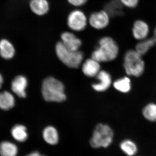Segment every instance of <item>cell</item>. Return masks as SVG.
Instances as JSON below:
<instances>
[{
    "label": "cell",
    "instance_id": "1",
    "mask_svg": "<svg viewBox=\"0 0 156 156\" xmlns=\"http://www.w3.org/2000/svg\"><path fill=\"white\" fill-rule=\"evenodd\" d=\"M123 67L127 76L138 78L143 75L146 63L143 58L134 49L127 50L123 56Z\"/></svg>",
    "mask_w": 156,
    "mask_h": 156
},
{
    "label": "cell",
    "instance_id": "2",
    "mask_svg": "<svg viewBox=\"0 0 156 156\" xmlns=\"http://www.w3.org/2000/svg\"><path fill=\"white\" fill-rule=\"evenodd\" d=\"M119 53L116 42L110 37H104L99 41V47L92 53V58L100 62L115 60Z\"/></svg>",
    "mask_w": 156,
    "mask_h": 156
},
{
    "label": "cell",
    "instance_id": "3",
    "mask_svg": "<svg viewBox=\"0 0 156 156\" xmlns=\"http://www.w3.org/2000/svg\"><path fill=\"white\" fill-rule=\"evenodd\" d=\"M42 93L44 99L49 102H62L66 99L63 83L52 77L43 81Z\"/></svg>",
    "mask_w": 156,
    "mask_h": 156
},
{
    "label": "cell",
    "instance_id": "4",
    "mask_svg": "<svg viewBox=\"0 0 156 156\" xmlns=\"http://www.w3.org/2000/svg\"><path fill=\"white\" fill-rule=\"evenodd\" d=\"M56 55L65 65L71 68H77L82 62L83 54L81 51H72L65 47L61 41L56 45Z\"/></svg>",
    "mask_w": 156,
    "mask_h": 156
},
{
    "label": "cell",
    "instance_id": "5",
    "mask_svg": "<svg viewBox=\"0 0 156 156\" xmlns=\"http://www.w3.org/2000/svg\"><path fill=\"white\" fill-rule=\"evenodd\" d=\"M113 136V131L109 126L102 124H98L90 140V145L95 148L108 147L112 143Z\"/></svg>",
    "mask_w": 156,
    "mask_h": 156
},
{
    "label": "cell",
    "instance_id": "6",
    "mask_svg": "<svg viewBox=\"0 0 156 156\" xmlns=\"http://www.w3.org/2000/svg\"><path fill=\"white\" fill-rule=\"evenodd\" d=\"M88 19L83 11L79 9L73 10L69 14L67 24L69 28L74 31L83 30L87 27Z\"/></svg>",
    "mask_w": 156,
    "mask_h": 156
},
{
    "label": "cell",
    "instance_id": "7",
    "mask_svg": "<svg viewBox=\"0 0 156 156\" xmlns=\"http://www.w3.org/2000/svg\"><path fill=\"white\" fill-rule=\"evenodd\" d=\"M110 22V15L105 10L93 12L89 16L88 23L92 28L102 30L106 28Z\"/></svg>",
    "mask_w": 156,
    "mask_h": 156
},
{
    "label": "cell",
    "instance_id": "8",
    "mask_svg": "<svg viewBox=\"0 0 156 156\" xmlns=\"http://www.w3.org/2000/svg\"><path fill=\"white\" fill-rule=\"evenodd\" d=\"M150 28L148 24L142 20L135 21L132 29V34L134 38L138 41L148 38Z\"/></svg>",
    "mask_w": 156,
    "mask_h": 156
},
{
    "label": "cell",
    "instance_id": "9",
    "mask_svg": "<svg viewBox=\"0 0 156 156\" xmlns=\"http://www.w3.org/2000/svg\"><path fill=\"white\" fill-rule=\"evenodd\" d=\"M61 42L66 48L72 51L79 50L82 45V41L74 34L70 32L66 31L61 35Z\"/></svg>",
    "mask_w": 156,
    "mask_h": 156
},
{
    "label": "cell",
    "instance_id": "10",
    "mask_svg": "<svg viewBox=\"0 0 156 156\" xmlns=\"http://www.w3.org/2000/svg\"><path fill=\"white\" fill-rule=\"evenodd\" d=\"M95 77L99 81V83L92 84V87L95 91L100 92H104L111 86V76L106 71H100Z\"/></svg>",
    "mask_w": 156,
    "mask_h": 156
},
{
    "label": "cell",
    "instance_id": "11",
    "mask_svg": "<svg viewBox=\"0 0 156 156\" xmlns=\"http://www.w3.org/2000/svg\"><path fill=\"white\" fill-rule=\"evenodd\" d=\"M27 80L24 76L16 77L11 83V89L15 94L19 97L24 98L26 97V89L27 87Z\"/></svg>",
    "mask_w": 156,
    "mask_h": 156
},
{
    "label": "cell",
    "instance_id": "12",
    "mask_svg": "<svg viewBox=\"0 0 156 156\" xmlns=\"http://www.w3.org/2000/svg\"><path fill=\"white\" fill-rule=\"evenodd\" d=\"M29 7L32 12L39 16L45 15L50 10V4L48 0H30Z\"/></svg>",
    "mask_w": 156,
    "mask_h": 156
},
{
    "label": "cell",
    "instance_id": "13",
    "mask_svg": "<svg viewBox=\"0 0 156 156\" xmlns=\"http://www.w3.org/2000/svg\"><path fill=\"white\" fill-rule=\"evenodd\" d=\"M114 88L118 92L123 94H128L132 89V83L131 77L124 76L119 78L113 83Z\"/></svg>",
    "mask_w": 156,
    "mask_h": 156
},
{
    "label": "cell",
    "instance_id": "14",
    "mask_svg": "<svg viewBox=\"0 0 156 156\" xmlns=\"http://www.w3.org/2000/svg\"><path fill=\"white\" fill-rule=\"evenodd\" d=\"M82 70L87 76L89 77L96 76L100 71L99 62L92 58H88L84 62Z\"/></svg>",
    "mask_w": 156,
    "mask_h": 156
},
{
    "label": "cell",
    "instance_id": "15",
    "mask_svg": "<svg viewBox=\"0 0 156 156\" xmlns=\"http://www.w3.org/2000/svg\"><path fill=\"white\" fill-rule=\"evenodd\" d=\"M15 53V48L10 41L6 39L0 41V55L3 58L11 59L14 57Z\"/></svg>",
    "mask_w": 156,
    "mask_h": 156
},
{
    "label": "cell",
    "instance_id": "16",
    "mask_svg": "<svg viewBox=\"0 0 156 156\" xmlns=\"http://www.w3.org/2000/svg\"><path fill=\"white\" fill-rule=\"evenodd\" d=\"M156 44V41L153 37L147 38L138 41L135 46V49L137 53L144 56L146 55L150 50Z\"/></svg>",
    "mask_w": 156,
    "mask_h": 156
},
{
    "label": "cell",
    "instance_id": "17",
    "mask_svg": "<svg viewBox=\"0 0 156 156\" xmlns=\"http://www.w3.org/2000/svg\"><path fill=\"white\" fill-rule=\"evenodd\" d=\"M15 98L11 93L7 91L0 93V108L8 110L15 105Z\"/></svg>",
    "mask_w": 156,
    "mask_h": 156
},
{
    "label": "cell",
    "instance_id": "18",
    "mask_svg": "<svg viewBox=\"0 0 156 156\" xmlns=\"http://www.w3.org/2000/svg\"><path fill=\"white\" fill-rule=\"evenodd\" d=\"M141 113L143 117L148 122H156V103L150 102L143 107Z\"/></svg>",
    "mask_w": 156,
    "mask_h": 156
},
{
    "label": "cell",
    "instance_id": "19",
    "mask_svg": "<svg viewBox=\"0 0 156 156\" xmlns=\"http://www.w3.org/2000/svg\"><path fill=\"white\" fill-rule=\"evenodd\" d=\"M43 137L46 142L51 145H55L58 142V133L56 128L48 126L43 131Z\"/></svg>",
    "mask_w": 156,
    "mask_h": 156
},
{
    "label": "cell",
    "instance_id": "20",
    "mask_svg": "<svg viewBox=\"0 0 156 156\" xmlns=\"http://www.w3.org/2000/svg\"><path fill=\"white\" fill-rule=\"evenodd\" d=\"M18 149L16 145L8 141H4L0 144V154L2 156H16Z\"/></svg>",
    "mask_w": 156,
    "mask_h": 156
},
{
    "label": "cell",
    "instance_id": "21",
    "mask_svg": "<svg viewBox=\"0 0 156 156\" xmlns=\"http://www.w3.org/2000/svg\"><path fill=\"white\" fill-rule=\"evenodd\" d=\"M11 134L14 139L20 142H23L27 138L26 128L22 125L14 126L11 130Z\"/></svg>",
    "mask_w": 156,
    "mask_h": 156
},
{
    "label": "cell",
    "instance_id": "22",
    "mask_svg": "<svg viewBox=\"0 0 156 156\" xmlns=\"http://www.w3.org/2000/svg\"><path fill=\"white\" fill-rule=\"evenodd\" d=\"M121 149L127 155L129 156L134 155L136 153L137 147L136 144L131 140H124L121 143Z\"/></svg>",
    "mask_w": 156,
    "mask_h": 156
},
{
    "label": "cell",
    "instance_id": "23",
    "mask_svg": "<svg viewBox=\"0 0 156 156\" xmlns=\"http://www.w3.org/2000/svg\"><path fill=\"white\" fill-rule=\"evenodd\" d=\"M120 1L123 6L129 9H134L138 5L139 0H120Z\"/></svg>",
    "mask_w": 156,
    "mask_h": 156
},
{
    "label": "cell",
    "instance_id": "24",
    "mask_svg": "<svg viewBox=\"0 0 156 156\" xmlns=\"http://www.w3.org/2000/svg\"><path fill=\"white\" fill-rule=\"evenodd\" d=\"M70 5L75 7H80L87 3L88 0H67Z\"/></svg>",
    "mask_w": 156,
    "mask_h": 156
},
{
    "label": "cell",
    "instance_id": "25",
    "mask_svg": "<svg viewBox=\"0 0 156 156\" xmlns=\"http://www.w3.org/2000/svg\"><path fill=\"white\" fill-rule=\"evenodd\" d=\"M26 156H45L44 155H42L41 154L38 152H33L31 153L30 154H29L28 155Z\"/></svg>",
    "mask_w": 156,
    "mask_h": 156
},
{
    "label": "cell",
    "instance_id": "26",
    "mask_svg": "<svg viewBox=\"0 0 156 156\" xmlns=\"http://www.w3.org/2000/svg\"><path fill=\"white\" fill-rule=\"evenodd\" d=\"M3 83V78L2 76L0 74V89L2 88Z\"/></svg>",
    "mask_w": 156,
    "mask_h": 156
},
{
    "label": "cell",
    "instance_id": "27",
    "mask_svg": "<svg viewBox=\"0 0 156 156\" xmlns=\"http://www.w3.org/2000/svg\"><path fill=\"white\" fill-rule=\"evenodd\" d=\"M153 37L156 41V27L155 28L154 30V36Z\"/></svg>",
    "mask_w": 156,
    "mask_h": 156
}]
</instances>
